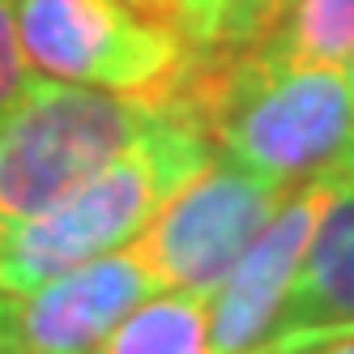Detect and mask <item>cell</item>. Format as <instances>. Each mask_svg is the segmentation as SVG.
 <instances>
[{"label": "cell", "instance_id": "cell-11", "mask_svg": "<svg viewBox=\"0 0 354 354\" xmlns=\"http://www.w3.org/2000/svg\"><path fill=\"white\" fill-rule=\"evenodd\" d=\"M149 26L175 35L188 52H218L231 17V0H124Z\"/></svg>", "mask_w": 354, "mask_h": 354}, {"label": "cell", "instance_id": "cell-1", "mask_svg": "<svg viewBox=\"0 0 354 354\" xmlns=\"http://www.w3.org/2000/svg\"><path fill=\"white\" fill-rule=\"evenodd\" d=\"M205 124L218 154L277 184L354 171V73L299 64L261 47L192 52L180 82L167 86Z\"/></svg>", "mask_w": 354, "mask_h": 354}, {"label": "cell", "instance_id": "cell-5", "mask_svg": "<svg viewBox=\"0 0 354 354\" xmlns=\"http://www.w3.org/2000/svg\"><path fill=\"white\" fill-rule=\"evenodd\" d=\"M17 35L43 77L120 94H162L192 52L124 0H13Z\"/></svg>", "mask_w": 354, "mask_h": 354}, {"label": "cell", "instance_id": "cell-14", "mask_svg": "<svg viewBox=\"0 0 354 354\" xmlns=\"http://www.w3.org/2000/svg\"><path fill=\"white\" fill-rule=\"evenodd\" d=\"M286 9V0H265V5H261V21H257V39L273 26V21H277V13H282ZM257 39H252V43H257Z\"/></svg>", "mask_w": 354, "mask_h": 354}, {"label": "cell", "instance_id": "cell-16", "mask_svg": "<svg viewBox=\"0 0 354 354\" xmlns=\"http://www.w3.org/2000/svg\"><path fill=\"white\" fill-rule=\"evenodd\" d=\"M312 354H354V337H342V342H328V346H320V350H312Z\"/></svg>", "mask_w": 354, "mask_h": 354}, {"label": "cell", "instance_id": "cell-10", "mask_svg": "<svg viewBox=\"0 0 354 354\" xmlns=\"http://www.w3.org/2000/svg\"><path fill=\"white\" fill-rule=\"evenodd\" d=\"M248 47L299 64H337L354 60V0H286L277 21Z\"/></svg>", "mask_w": 354, "mask_h": 354}, {"label": "cell", "instance_id": "cell-6", "mask_svg": "<svg viewBox=\"0 0 354 354\" xmlns=\"http://www.w3.org/2000/svg\"><path fill=\"white\" fill-rule=\"evenodd\" d=\"M350 175L354 171H328L286 192L282 209L269 218L257 243L243 252V261L209 299V354H252L265 346L290 299L303 257Z\"/></svg>", "mask_w": 354, "mask_h": 354}, {"label": "cell", "instance_id": "cell-15", "mask_svg": "<svg viewBox=\"0 0 354 354\" xmlns=\"http://www.w3.org/2000/svg\"><path fill=\"white\" fill-rule=\"evenodd\" d=\"M0 354H9V295H0Z\"/></svg>", "mask_w": 354, "mask_h": 354}, {"label": "cell", "instance_id": "cell-7", "mask_svg": "<svg viewBox=\"0 0 354 354\" xmlns=\"http://www.w3.org/2000/svg\"><path fill=\"white\" fill-rule=\"evenodd\" d=\"M158 290L133 248L86 261L9 299V354H94Z\"/></svg>", "mask_w": 354, "mask_h": 354}, {"label": "cell", "instance_id": "cell-13", "mask_svg": "<svg viewBox=\"0 0 354 354\" xmlns=\"http://www.w3.org/2000/svg\"><path fill=\"white\" fill-rule=\"evenodd\" d=\"M261 5H265V0H231V17H226L222 47H248L252 39H257Z\"/></svg>", "mask_w": 354, "mask_h": 354}, {"label": "cell", "instance_id": "cell-8", "mask_svg": "<svg viewBox=\"0 0 354 354\" xmlns=\"http://www.w3.org/2000/svg\"><path fill=\"white\" fill-rule=\"evenodd\" d=\"M342 337H354V175L328 205L273 333L252 354H312Z\"/></svg>", "mask_w": 354, "mask_h": 354}, {"label": "cell", "instance_id": "cell-9", "mask_svg": "<svg viewBox=\"0 0 354 354\" xmlns=\"http://www.w3.org/2000/svg\"><path fill=\"white\" fill-rule=\"evenodd\" d=\"M94 354H209V299L158 290Z\"/></svg>", "mask_w": 354, "mask_h": 354}, {"label": "cell", "instance_id": "cell-4", "mask_svg": "<svg viewBox=\"0 0 354 354\" xmlns=\"http://www.w3.org/2000/svg\"><path fill=\"white\" fill-rule=\"evenodd\" d=\"M286 184L226 154L175 192L158 218L129 243L162 290H192L214 299L269 218L282 209Z\"/></svg>", "mask_w": 354, "mask_h": 354}, {"label": "cell", "instance_id": "cell-12", "mask_svg": "<svg viewBox=\"0 0 354 354\" xmlns=\"http://www.w3.org/2000/svg\"><path fill=\"white\" fill-rule=\"evenodd\" d=\"M35 82H39L35 64L26 56V47H21V35H17V5L0 0V111L13 107Z\"/></svg>", "mask_w": 354, "mask_h": 354}, {"label": "cell", "instance_id": "cell-2", "mask_svg": "<svg viewBox=\"0 0 354 354\" xmlns=\"http://www.w3.org/2000/svg\"><path fill=\"white\" fill-rule=\"evenodd\" d=\"M214 154L218 145L205 124L180 94H171L162 124L107 171L68 192L60 205L0 226V295H30L86 261L129 248L167 201L214 162Z\"/></svg>", "mask_w": 354, "mask_h": 354}, {"label": "cell", "instance_id": "cell-3", "mask_svg": "<svg viewBox=\"0 0 354 354\" xmlns=\"http://www.w3.org/2000/svg\"><path fill=\"white\" fill-rule=\"evenodd\" d=\"M171 94H115L39 77L0 111V226L35 218L149 137Z\"/></svg>", "mask_w": 354, "mask_h": 354}]
</instances>
